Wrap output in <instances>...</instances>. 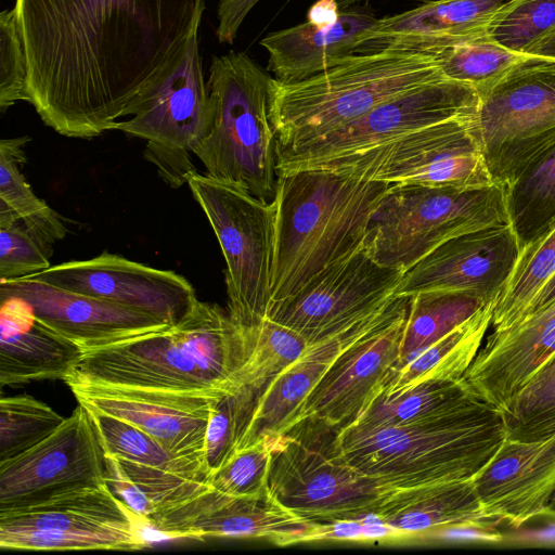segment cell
Masks as SVG:
<instances>
[{"instance_id": "cell-20", "label": "cell", "mask_w": 555, "mask_h": 555, "mask_svg": "<svg viewBox=\"0 0 555 555\" xmlns=\"http://www.w3.org/2000/svg\"><path fill=\"white\" fill-rule=\"evenodd\" d=\"M317 525L286 508L270 490L233 496L211 488L159 517L152 528L169 538H263L288 545L310 541Z\"/></svg>"}, {"instance_id": "cell-48", "label": "cell", "mask_w": 555, "mask_h": 555, "mask_svg": "<svg viewBox=\"0 0 555 555\" xmlns=\"http://www.w3.org/2000/svg\"><path fill=\"white\" fill-rule=\"evenodd\" d=\"M495 522H473L447 526L426 531L417 538H433L443 540H481L498 542L502 534L496 530Z\"/></svg>"}, {"instance_id": "cell-14", "label": "cell", "mask_w": 555, "mask_h": 555, "mask_svg": "<svg viewBox=\"0 0 555 555\" xmlns=\"http://www.w3.org/2000/svg\"><path fill=\"white\" fill-rule=\"evenodd\" d=\"M479 95L443 78L399 94L356 120L300 146L278 153V172L311 169L376 147L420 128L474 113Z\"/></svg>"}, {"instance_id": "cell-32", "label": "cell", "mask_w": 555, "mask_h": 555, "mask_svg": "<svg viewBox=\"0 0 555 555\" xmlns=\"http://www.w3.org/2000/svg\"><path fill=\"white\" fill-rule=\"evenodd\" d=\"M380 518L404 538L447 526L498 524L483 514L473 480L400 491Z\"/></svg>"}, {"instance_id": "cell-41", "label": "cell", "mask_w": 555, "mask_h": 555, "mask_svg": "<svg viewBox=\"0 0 555 555\" xmlns=\"http://www.w3.org/2000/svg\"><path fill=\"white\" fill-rule=\"evenodd\" d=\"M64 417L28 395L0 400V462L14 457L51 435Z\"/></svg>"}, {"instance_id": "cell-50", "label": "cell", "mask_w": 555, "mask_h": 555, "mask_svg": "<svg viewBox=\"0 0 555 555\" xmlns=\"http://www.w3.org/2000/svg\"><path fill=\"white\" fill-rule=\"evenodd\" d=\"M340 13L335 0H318L308 11V21L318 25L334 23Z\"/></svg>"}, {"instance_id": "cell-17", "label": "cell", "mask_w": 555, "mask_h": 555, "mask_svg": "<svg viewBox=\"0 0 555 555\" xmlns=\"http://www.w3.org/2000/svg\"><path fill=\"white\" fill-rule=\"evenodd\" d=\"M409 301L396 296L386 315L338 354L281 433L304 418L338 430L357 422L398 365Z\"/></svg>"}, {"instance_id": "cell-43", "label": "cell", "mask_w": 555, "mask_h": 555, "mask_svg": "<svg viewBox=\"0 0 555 555\" xmlns=\"http://www.w3.org/2000/svg\"><path fill=\"white\" fill-rule=\"evenodd\" d=\"M555 30V0H509L496 12L489 36L505 48L527 53Z\"/></svg>"}, {"instance_id": "cell-18", "label": "cell", "mask_w": 555, "mask_h": 555, "mask_svg": "<svg viewBox=\"0 0 555 555\" xmlns=\"http://www.w3.org/2000/svg\"><path fill=\"white\" fill-rule=\"evenodd\" d=\"M29 276L149 313L168 325L180 322L198 301L184 276L107 251L51 266Z\"/></svg>"}, {"instance_id": "cell-1", "label": "cell", "mask_w": 555, "mask_h": 555, "mask_svg": "<svg viewBox=\"0 0 555 555\" xmlns=\"http://www.w3.org/2000/svg\"><path fill=\"white\" fill-rule=\"evenodd\" d=\"M204 0H15L28 102L68 138L115 129L198 33Z\"/></svg>"}, {"instance_id": "cell-42", "label": "cell", "mask_w": 555, "mask_h": 555, "mask_svg": "<svg viewBox=\"0 0 555 555\" xmlns=\"http://www.w3.org/2000/svg\"><path fill=\"white\" fill-rule=\"evenodd\" d=\"M260 392L259 388L244 386L216 404L206 434V462L210 475L237 451Z\"/></svg>"}, {"instance_id": "cell-22", "label": "cell", "mask_w": 555, "mask_h": 555, "mask_svg": "<svg viewBox=\"0 0 555 555\" xmlns=\"http://www.w3.org/2000/svg\"><path fill=\"white\" fill-rule=\"evenodd\" d=\"M473 483L491 520L518 527L546 515L555 490V435L531 442L505 438Z\"/></svg>"}, {"instance_id": "cell-54", "label": "cell", "mask_w": 555, "mask_h": 555, "mask_svg": "<svg viewBox=\"0 0 555 555\" xmlns=\"http://www.w3.org/2000/svg\"><path fill=\"white\" fill-rule=\"evenodd\" d=\"M347 4H357V3H360L364 0H344Z\"/></svg>"}, {"instance_id": "cell-23", "label": "cell", "mask_w": 555, "mask_h": 555, "mask_svg": "<svg viewBox=\"0 0 555 555\" xmlns=\"http://www.w3.org/2000/svg\"><path fill=\"white\" fill-rule=\"evenodd\" d=\"M554 351L555 300L512 326L493 330L462 379L501 412Z\"/></svg>"}, {"instance_id": "cell-8", "label": "cell", "mask_w": 555, "mask_h": 555, "mask_svg": "<svg viewBox=\"0 0 555 555\" xmlns=\"http://www.w3.org/2000/svg\"><path fill=\"white\" fill-rule=\"evenodd\" d=\"M511 224L506 186L473 189L391 183L366 229L364 250L403 273L447 241Z\"/></svg>"}, {"instance_id": "cell-26", "label": "cell", "mask_w": 555, "mask_h": 555, "mask_svg": "<svg viewBox=\"0 0 555 555\" xmlns=\"http://www.w3.org/2000/svg\"><path fill=\"white\" fill-rule=\"evenodd\" d=\"M392 301L393 298L350 327L309 345L296 361L275 375L261 389L237 451L262 438L278 436L338 354L376 325L386 315Z\"/></svg>"}, {"instance_id": "cell-10", "label": "cell", "mask_w": 555, "mask_h": 555, "mask_svg": "<svg viewBox=\"0 0 555 555\" xmlns=\"http://www.w3.org/2000/svg\"><path fill=\"white\" fill-rule=\"evenodd\" d=\"M473 122L493 181L508 186L555 144V57L526 54L479 96Z\"/></svg>"}, {"instance_id": "cell-7", "label": "cell", "mask_w": 555, "mask_h": 555, "mask_svg": "<svg viewBox=\"0 0 555 555\" xmlns=\"http://www.w3.org/2000/svg\"><path fill=\"white\" fill-rule=\"evenodd\" d=\"M339 430L304 418L274 437L269 490L286 508L315 524L382 516L399 492L346 459Z\"/></svg>"}, {"instance_id": "cell-19", "label": "cell", "mask_w": 555, "mask_h": 555, "mask_svg": "<svg viewBox=\"0 0 555 555\" xmlns=\"http://www.w3.org/2000/svg\"><path fill=\"white\" fill-rule=\"evenodd\" d=\"M519 254L511 224L475 230L447 241L406 270L393 295L460 292L495 302Z\"/></svg>"}, {"instance_id": "cell-29", "label": "cell", "mask_w": 555, "mask_h": 555, "mask_svg": "<svg viewBox=\"0 0 555 555\" xmlns=\"http://www.w3.org/2000/svg\"><path fill=\"white\" fill-rule=\"evenodd\" d=\"M106 483L140 522L152 526L165 514L202 495L209 478H193L105 454Z\"/></svg>"}, {"instance_id": "cell-31", "label": "cell", "mask_w": 555, "mask_h": 555, "mask_svg": "<svg viewBox=\"0 0 555 555\" xmlns=\"http://www.w3.org/2000/svg\"><path fill=\"white\" fill-rule=\"evenodd\" d=\"M494 301L392 372L380 393L398 396L422 383L460 379L474 361L491 325Z\"/></svg>"}, {"instance_id": "cell-25", "label": "cell", "mask_w": 555, "mask_h": 555, "mask_svg": "<svg viewBox=\"0 0 555 555\" xmlns=\"http://www.w3.org/2000/svg\"><path fill=\"white\" fill-rule=\"evenodd\" d=\"M68 387L86 409L124 420L153 437L177 457L208 467L206 434L217 403H177L89 384Z\"/></svg>"}, {"instance_id": "cell-16", "label": "cell", "mask_w": 555, "mask_h": 555, "mask_svg": "<svg viewBox=\"0 0 555 555\" xmlns=\"http://www.w3.org/2000/svg\"><path fill=\"white\" fill-rule=\"evenodd\" d=\"M106 483L105 451L81 404L47 438L0 462V512Z\"/></svg>"}, {"instance_id": "cell-30", "label": "cell", "mask_w": 555, "mask_h": 555, "mask_svg": "<svg viewBox=\"0 0 555 555\" xmlns=\"http://www.w3.org/2000/svg\"><path fill=\"white\" fill-rule=\"evenodd\" d=\"M489 405L462 378L433 380L393 397L379 393L352 425L422 426L463 416Z\"/></svg>"}, {"instance_id": "cell-49", "label": "cell", "mask_w": 555, "mask_h": 555, "mask_svg": "<svg viewBox=\"0 0 555 555\" xmlns=\"http://www.w3.org/2000/svg\"><path fill=\"white\" fill-rule=\"evenodd\" d=\"M364 525L362 520H338L318 524L310 541L315 540H346L364 541Z\"/></svg>"}, {"instance_id": "cell-6", "label": "cell", "mask_w": 555, "mask_h": 555, "mask_svg": "<svg viewBox=\"0 0 555 555\" xmlns=\"http://www.w3.org/2000/svg\"><path fill=\"white\" fill-rule=\"evenodd\" d=\"M271 77L246 53L214 56L209 68V119L193 153L206 175L273 201L276 137L269 113Z\"/></svg>"}, {"instance_id": "cell-34", "label": "cell", "mask_w": 555, "mask_h": 555, "mask_svg": "<svg viewBox=\"0 0 555 555\" xmlns=\"http://www.w3.org/2000/svg\"><path fill=\"white\" fill-rule=\"evenodd\" d=\"M506 204L520 249L555 227V144L506 186Z\"/></svg>"}, {"instance_id": "cell-9", "label": "cell", "mask_w": 555, "mask_h": 555, "mask_svg": "<svg viewBox=\"0 0 555 555\" xmlns=\"http://www.w3.org/2000/svg\"><path fill=\"white\" fill-rule=\"evenodd\" d=\"M225 260L228 312L242 327L267 317L271 298L275 203L240 184L193 170L186 175Z\"/></svg>"}, {"instance_id": "cell-36", "label": "cell", "mask_w": 555, "mask_h": 555, "mask_svg": "<svg viewBox=\"0 0 555 555\" xmlns=\"http://www.w3.org/2000/svg\"><path fill=\"white\" fill-rule=\"evenodd\" d=\"M555 273V227L520 249L508 281L494 302L491 326L519 322L537 293Z\"/></svg>"}, {"instance_id": "cell-35", "label": "cell", "mask_w": 555, "mask_h": 555, "mask_svg": "<svg viewBox=\"0 0 555 555\" xmlns=\"http://www.w3.org/2000/svg\"><path fill=\"white\" fill-rule=\"evenodd\" d=\"M487 304L480 297L460 292H422L410 296L397 367L461 325Z\"/></svg>"}, {"instance_id": "cell-27", "label": "cell", "mask_w": 555, "mask_h": 555, "mask_svg": "<svg viewBox=\"0 0 555 555\" xmlns=\"http://www.w3.org/2000/svg\"><path fill=\"white\" fill-rule=\"evenodd\" d=\"M0 385L63 379L83 351L33 312L21 298L0 297Z\"/></svg>"}, {"instance_id": "cell-52", "label": "cell", "mask_w": 555, "mask_h": 555, "mask_svg": "<svg viewBox=\"0 0 555 555\" xmlns=\"http://www.w3.org/2000/svg\"><path fill=\"white\" fill-rule=\"evenodd\" d=\"M526 54L555 57V30L537 42Z\"/></svg>"}, {"instance_id": "cell-15", "label": "cell", "mask_w": 555, "mask_h": 555, "mask_svg": "<svg viewBox=\"0 0 555 555\" xmlns=\"http://www.w3.org/2000/svg\"><path fill=\"white\" fill-rule=\"evenodd\" d=\"M403 272L361 250L332 264L296 294L272 301L267 317L309 345L333 336L386 306Z\"/></svg>"}, {"instance_id": "cell-39", "label": "cell", "mask_w": 555, "mask_h": 555, "mask_svg": "<svg viewBox=\"0 0 555 555\" xmlns=\"http://www.w3.org/2000/svg\"><path fill=\"white\" fill-rule=\"evenodd\" d=\"M243 330L247 344V360L242 375L243 387L262 389L275 375L296 361L309 346L300 334L268 317Z\"/></svg>"}, {"instance_id": "cell-3", "label": "cell", "mask_w": 555, "mask_h": 555, "mask_svg": "<svg viewBox=\"0 0 555 555\" xmlns=\"http://www.w3.org/2000/svg\"><path fill=\"white\" fill-rule=\"evenodd\" d=\"M390 185L325 169L278 172L272 301L296 294L361 250L369 221Z\"/></svg>"}, {"instance_id": "cell-12", "label": "cell", "mask_w": 555, "mask_h": 555, "mask_svg": "<svg viewBox=\"0 0 555 555\" xmlns=\"http://www.w3.org/2000/svg\"><path fill=\"white\" fill-rule=\"evenodd\" d=\"M115 129L145 140V158L171 188L186 183L195 170L190 152L209 119V92L204 80L198 33L171 67L146 86L128 105Z\"/></svg>"}, {"instance_id": "cell-28", "label": "cell", "mask_w": 555, "mask_h": 555, "mask_svg": "<svg viewBox=\"0 0 555 555\" xmlns=\"http://www.w3.org/2000/svg\"><path fill=\"white\" fill-rule=\"evenodd\" d=\"M378 18L365 7L340 10L327 25L308 20L274 31L260 41L269 54L267 69L281 82H297L338 64L358 51L359 37Z\"/></svg>"}, {"instance_id": "cell-44", "label": "cell", "mask_w": 555, "mask_h": 555, "mask_svg": "<svg viewBox=\"0 0 555 555\" xmlns=\"http://www.w3.org/2000/svg\"><path fill=\"white\" fill-rule=\"evenodd\" d=\"M274 437L262 438L236 451L209 476L210 487L233 496L258 495L269 491Z\"/></svg>"}, {"instance_id": "cell-37", "label": "cell", "mask_w": 555, "mask_h": 555, "mask_svg": "<svg viewBox=\"0 0 555 555\" xmlns=\"http://www.w3.org/2000/svg\"><path fill=\"white\" fill-rule=\"evenodd\" d=\"M500 413L508 440L531 442L555 435V351Z\"/></svg>"}, {"instance_id": "cell-2", "label": "cell", "mask_w": 555, "mask_h": 555, "mask_svg": "<svg viewBox=\"0 0 555 555\" xmlns=\"http://www.w3.org/2000/svg\"><path fill=\"white\" fill-rule=\"evenodd\" d=\"M245 332L219 305L197 301L177 324L83 351L62 380L177 403H218L243 387Z\"/></svg>"}, {"instance_id": "cell-13", "label": "cell", "mask_w": 555, "mask_h": 555, "mask_svg": "<svg viewBox=\"0 0 555 555\" xmlns=\"http://www.w3.org/2000/svg\"><path fill=\"white\" fill-rule=\"evenodd\" d=\"M139 520L108 485L0 512V547L18 551H140Z\"/></svg>"}, {"instance_id": "cell-47", "label": "cell", "mask_w": 555, "mask_h": 555, "mask_svg": "<svg viewBox=\"0 0 555 555\" xmlns=\"http://www.w3.org/2000/svg\"><path fill=\"white\" fill-rule=\"evenodd\" d=\"M260 0H220L217 7L216 36L220 43H232L238 28Z\"/></svg>"}, {"instance_id": "cell-51", "label": "cell", "mask_w": 555, "mask_h": 555, "mask_svg": "<svg viewBox=\"0 0 555 555\" xmlns=\"http://www.w3.org/2000/svg\"><path fill=\"white\" fill-rule=\"evenodd\" d=\"M555 300V273L546 281V283L537 293L525 311L520 321L544 309ZM519 321V322H520ZM518 323V322H517ZM516 324V323H515Z\"/></svg>"}, {"instance_id": "cell-24", "label": "cell", "mask_w": 555, "mask_h": 555, "mask_svg": "<svg viewBox=\"0 0 555 555\" xmlns=\"http://www.w3.org/2000/svg\"><path fill=\"white\" fill-rule=\"evenodd\" d=\"M509 0H430L378 18L358 39L359 53L386 48L435 54L489 36L496 12Z\"/></svg>"}, {"instance_id": "cell-4", "label": "cell", "mask_w": 555, "mask_h": 555, "mask_svg": "<svg viewBox=\"0 0 555 555\" xmlns=\"http://www.w3.org/2000/svg\"><path fill=\"white\" fill-rule=\"evenodd\" d=\"M446 78L433 54L386 48L354 53L297 82H269L276 153L356 120L399 94Z\"/></svg>"}, {"instance_id": "cell-33", "label": "cell", "mask_w": 555, "mask_h": 555, "mask_svg": "<svg viewBox=\"0 0 555 555\" xmlns=\"http://www.w3.org/2000/svg\"><path fill=\"white\" fill-rule=\"evenodd\" d=\"M27 135L0 141V225L16 220L48 244L62 240L67 228L62 217L33 192L22 167Z\"/></svg>"}, {"instance_id": "cell-11", "label": "cell", "mask_w": 555, "mask_h": 555, "mask_svg": "<svg viewBox=\"0 0 555 555\" xmlns=\"http://www.w3.org/2000/svg\"><path fill=\"white\" fill-rule=\"evenodd\" d=\"M474 113L436 122L311 169L398 184L473 189L495 183L474 130Z\"/></svg>"}, {"instance_id": "cell-21", "label": "cell", "mask_w": 555, "mask_h": 555, "mask_svg": "<svg viewBox=\"0 0 555 555\" xmlns=\"http://www.w3.org/2000/svg\"><path fill=\"white\" fill-rule=\"evenodd\" d=\"M7 296L26 301L41 322L82 351L169 326L149 313L30 276L1 280L0 297Z\"/></svg>"}, {"instance_id": "cell-5", "label": "cell", "mask_w": 555, "mask_h": 555, "mask_svg": "<svg viewBox=\"0 0 555 555\" xmlns=\"http://www.w3.org/2000/svg\"><path fill=\"white\" fill-rule=\"evenodd\" d=\"M348 462L392 490L473 480L505 439L500 411L476 412L422 426L359 427L338 433Z\"/></svg>"}, {"instance_id": "cell-46", "label": "cell", "mask_w": 555, "mask_h": 555, "mask_svg": "<svg viewBox=\"0 0 555 555\" xmlns=\"http://www.w3.org/2000/svg\"><path fill=\"white\" fill-rule=\"evenodd\" d=\"M51 245L16 220L0 225L1 280L25 278L50 268Z\"/></svg>"}, {"instance_id": "cell-45", "label": "cell", "mask_w": 555, "mask_h": 555, "mask_svg": "<svg viewBox=\"0 0 555 555\" xmlns=\"http://www.w3.org/2000/svg\"><path fill=\"white\" fill-rule=\"evenodd\" d=\"M28 62L15 10L0 14V108L28 102Z\"/></svg>"}, {"instance_id": "cell-38", "label": "cell", "mask_w": 555, "mask_h": 555, "mask_svg": "<svg viewBox=\"0 0 555 555\" xmlns=\"http://www.w3.org/2000/svg\"><path fill=\"white\" fill-rule=\"evenodd\" d=\"M88 411L105 454L188 477L209 478L210 472L206 465L177 457L134 425L96 411Z\"/></svg>"}, {"instance_id": "cell-53", "label": "cell", "mask_w": 555, "mask_h": 555, "mask_svg": "<svg viewBox=\"0 0 555 555\" xmlns=\"http://www.w3.org/2000/svg\"><path fill=\"white\" fill-rule=\"evenodd\" d=\"M546 515L555 516V490L547 502Z\"/></svg>"}, {"instance_id": "cell-40", "label": "cell", "mask_w": 555, "mask_h": 555, "mask_svg": "<svg viewBox=\"0 0 555 555\" xmlns=\"http://www.w3.org/2000/svg\"><path fill=\"white\" fill-rule=\"evenodd\" d=\"M525 55L505 48L490 36L434 54L446 78L469 85L479 96Z\"/></svg>"}]
</instances>
